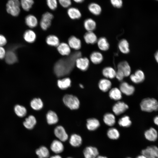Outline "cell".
<instances>
[{"mask_svg":"<svg viewBox=\"0 0 158 158\" xmlns=\"http://www.w3.org/2000/svg\"><path fill=\"white\" fill-rule=\"evenodd\" d=\"M99 153L98 149L92 146L86 147L83 151L84 158H96Z\"/></svg>","mask_w":158,"mask_h":158,"instance_id":"7","label":"cell"},{"mask_svg":"<svg viewBox=\"0 0 158 158\" xmlns=\"http://www.w3.org/2000/svg\"><path fill=\"white\" fill-rule=\"evenodd\" d=\"M140 107L142 111L150 112L158 110V102L154 98H147L142 100Z\"/></svg>","mask_w":158,"mask_h":158,"instance_id":"2","label":"cell"},{"mask_svg":"<svg viewBox=\"0 0 158 158\" xmlns=\"http://www.w3.org/2000/svg\"><path fill=\"white\" fill-rule=\"evenodd\" d=\"M103 121L104 123L107 126H112L115 123V117L113 114L111 113H107L104 116Z\"/></svg>","mask_w":158,"mask_h":158,"instance_id":"31","label":"cell"},{"mask_svg":"<svg viewBox=\"0 0 158 158\" xmlns=\"http://www.w3.org/2000/svg\"><path fill=\"white\" fill-rule=\"evenodd\" d=\"M89 64V61L86 57H80L76 59L75 62L76 66L83 71H85L87 69Z\"/></svg>","mask_w":158,"mask_h":158,"instance_id":"9","label":"cell"},{"mask_svg":"<svg viewBox=\"0 0 158 158\" xmlns=\"http://www.w3.org/2000/svg\"><path fill=\"white\" fill-rule=\"evenodd\" d=\"M96 158H108L105 156L101 155H98L97 156V157H96Z\"/></svg>","mask_w":158,"mask_h":158,"instance_id":"56","label":"cell"},{"mask_svg":"<svg viewBox=\"0 0 158 158\" xmlns=\"http://www.w3.org/2000/svg\"><path fill=\"white\" fill-rule=\"evenodd\" d=\"M109 96L111 99L115 100H118L122 98V92L118 88L114 87L110 90Z\"/></svg>","mask_w":158,"mask_h":158,"instance_id":"27","label":"cell"},{"mask_svg":"<svg viewBox=\"0 0 158 158\" xmlns=\"http://www.w3.org/2000/svg\"><path fill=\"white\" fill-rule=\"evenodd\" d=\"M79 85L80 87L81 88H83L84 87L83 85L81 84H80Z\"/></svg>","mask_w":158,"mask_h":158,"instance_id":"57","label":"cell"},{"mask_svg":"<svg viewBox=\"0 0 158 158\" xmlns=\"http://www.w3.org/2000/svg\"><path fill=\"white\" fill-rule=\"evenodd\" d=\"M63 102L67 107L71 110L78 109L80 105V101L76 96L71 95H66L63 99Z\"/></svg>","mask_w":158,"mask_h":158,"instance_id":"4","label":"cell"},{"mask_svg":"<svg viewBox=\"0 0 158 158\" xmlns=\"http://www.w3.org/2000/svg\"><path fill=\"white\" fill-rule=\"evenodd\" d=\"M68 43L71 48L75 50L79 49L81 47L80 40L75 36H71L69 38Z\"/></svg>","mask_w":158,"mask_h":158,"instance_id":"15","label":"cell"},{"mask_svg":"<svg viewBox=\"0 0 158 158\" xmlns=\"http://www.w3.org/2000/svg\"><path fill=\"white\" fill-rule=\"evenodd\" d=\"M145 138L148 140L154 142L158 138V133L154 128L151 127L146 130L144 133Z\"/></svg>","mask_w":158,"mask_h":158,"instance_id":"13","label":"cell"},{"mask_svg":"<svg viewBox=\"0 0 158 158\" xmlns=\"http://www.w3.org/2000/svg\"><path fill=\"white\" fill-rule=\"evenodd\" d=\"M128 108L127 104L123 102H118L113 106L112 110L116 115H119L126 111Z\"/></svg>","mask_w":158,"mask_h":158,"instance_id":"10","label":"cell"},{"mask_svg":"<svg viewBox=\"0 0 158 158\" xmlns=\"http://www.w3.org/2000/svg\"><path fill=\"white\" fill-rule=\"evenodd\" d=\"M47 5L51 10H54L57 8L58 3L57 0H46Z\"/></svg>","mask_w":158,"mask_h":158,"instance_id":"44","label":"cell"},{"mask_svg":"<svg viewBox=\"0 0 158 158\" xmlns=\"http://www.w3.org/2000/svg\"><path fill=\"white\" fill-rule=\"evenodd\" d=\"M102 54L99 52L95 51L91 54L90 59L92 62L95 64H98L101 63L103 60Z\"/></svg>","mask_w":158,"mask_h":158,"instance_id":"29","label":"cell"},{"mask_svg":"<svg viewBox=\"0 0 158 158\" xmlns=\"http://www.w3.org/2000/svg\"><path fill=\"white\" fill-rule=\"evenodd\" d=\"M54 133L58 140L65 142L68 139V136L65 129L61 126H57L54 129Z\"/></svg>","mask_w":158,"mask_h":158,"instance_id":"6","label":"cell"},{"mask_svg":"<svg viewBox=\"0 0 158 158\" xmlns=\"http://www.w3.org/2000/svg\"><path fill=\"white\" fill-rule=\"evenodd\" d=\"M47 122L49 125H53L57 123L58 121V117L57 114L54 111H49L46 115Z\"/></svg>","mask_w":158,"mask_h":158,"instance_id":"28","label":"cell"},{"mask_svg":"<svg viewBox=\"0 0 158 158\" xmlns=\"http://www.w3.org/2000/svg\"><path fill=\"white\" fill-rule=\"evenodd\" d=\"M35 118L33 115H30L24 121L23 124L27 129L31 130L33 129L36 123Z\"/></svg>","mask_w":158,"mask_h":158,"instance_id":"26","label":"cell"},{"mask_svg":"<svg viewBox=\"0 0 158 158\" xmlns=\"http://www.w3.org/2000/svg\"><path fill=\"white\" fill-rule=\"evenodd\" d=\"M20 4L23 9L28 11L31 8L34 4V0H20Z\"/></svg>","mask_w":158,"mask_h":158,"instance_id":"42","label":"cell"},{"mask_svg":"<svg viewBox=\"0 0 158 158\" xmlns=\"http://www.w3.org/2000/svg\"><path fill=\"white\" fill-rule=\"evenodd\" d=\"M53 18V15L49 12H45L42 15L40 25L43 30H46L50 27L51 24V20Z\"/></svg>","mask_w":158,"mask_h":158,"instance_id":"5","label":"cell"},{"mask_svg":"<svg viewBox=\"0 0 158 158\" xmlns=\"http://www.w3.org/2000/svg\"><path fill=\"white\" fill-rule=\"evenodd\" d=\"M154 57L156 61L158 63V50L155 53Z\"/></svg>","mask_w":158,"mask_h":158,"instance_id":"53","label":"cell"},{"mask_svg":"<svg viewBox=\"0 0 158 158\" xmlns=\"http://www.w3.org/2000/svg\"><path fill=\"white\" fill-rule=\"evenodd\" d=\"M67 13L70 18L73 20L79 19L81 16V13L80 11L75 7L69 8L68 9Z\"/></svg>","mask_w":158,"mask_h":158,"instance_id":"22","label":"cell"},{"mask_svg":"<svg viewBox=\"0 0 158 158\" xmlns=\"http://www.w3.org/2000/svg\"><path fill=\"white\" fill-rule=\"evenodd\" d=\"M126 158H131V157H126Z\"/></svg>","mask_w":158,"mask_h":158,"instance_id":"59","label":"cell"},{"mask_svg":"<svg viewBox=\"0 0 158 158\" xmlns=\"http://www.w3.org/2000/svg\"><path fill=\"white\" fill-rule=\"evenodd\" d=\"M156 0L158 1V0Z\"/></svg>","mask_w":158,"mask_h":158,"instance_id":"60","label":"cell"},{"mask_svg":"<svg viewBox=\"0 0 158 158\" xmlns=\"http://www.w3.org/2000/svg\"><path fill=\"white\" fill-rule=\"evenodd\" d=\"M118 70L121 71L125 77L129 76L130 74L131 70L130 66L126 61H123L119 63L117 66Z\"/></svg>","mask_w":158,"mask_h":158,"instance_id":"17","label":"cell"},{"mask_svg":"<svg viewBox=\"0 0 158 158\" xmlns=\"http://www.w3.org/2000/svg\"><path fill=\"white\" fill-rule=\"evenodd\" d=\"M26 25L29 28H33L37 26L38 24V20L36 17L31 14L27 16L25 19Z\"/></svg>","mask_w":158,"mask_h":158,"instance_id":"25","label":"cell"},{"mask_svg":"<svg viewBox=\"0 0 158 158\" xmlns=\"http://www.w3.org/2000/svg\"><path fill=\"white\" fill-rule=\"evenodd\" d=\"M4 58L6 63L9 64H13L18 60L16 53L12 50H9L6 52Z\"/></svg>","mask_w":158,"mask_h":158,"instance_id":"20","label":"cell"},{"mask_svg":"<svg viewBox=\"0 0 158 158\" xmlns=\"http://www.w3.org/2000/svg\"><path fill=\"white\" fill-rule=\"evenodd\" d=\"M58 1L60 5L65 8L68 7L71 4V0H58Z\"/></svg>","mask_w":158,"mask_h":158,"instance_id":"46","label":"cell"},{"mask_svg":"<svg viewBox=\"0 0 158 158\" xmlns=\"http://www.w3.org/2000/svg\"><path fill=\"white\" fill-rule=\"evenodd\" d=\"M35 153L38 158H48L50 156L48 149L44 146H42L37 149Z\"/></svg>","mask_w":158,"mask_h":158,"instance_id":"19","label":"cell"},{"mask_svg":"<svg viewBox=\"0 0 158 158\" xmlns=\"http://www.w3.org/2000/svg\"><path fill=\"white\" fill-rule=\"evenodd\" d=\"M50 149L55 154H59L63 151L64 147L63 142L58 139H55L51 144Z\"/></svg>","mask_w":158,"mask_h":158,"instance_id":"8","label":"cell"},{"mask_svg":"<svg viewBox=\"0 0 158 158\" xmlns=\"http://www.w3.org/2000/svg\"><path fill=\"white\" fill-rule=\"evenodd\" d=\"M66 158H73L72 157H67Z\"/></svg>","mask_w":158,"mask_h":158,"instance_id":"58","label":"cell"},{"mask_svg":"<svg viewBox=\"0 0 158 158\" xmlns=\"http://www.w3.org/2000/svg\"><path fill=\"white\" fill-rule=\"evenodd\" d=\"M119 87L121 92L128 96L133 94L135 90L134 86L125 82H123L120 84Z\"/></svg>","mask_w":158,"mask_h":158,"instance_id":"11","label":"cell"},{"mask_svg":"<svg viewBox=\"0 0 158 158\" xmlns=\"http://www.w3.org/2000/svg\"><path fill=\"white\" fill-rule=\"evenodd\" d=\"M73 1L77 3H81L83 2L84 0H73Z\"/></svg>","mask_w":158,"mask_h":158,"instance_id":"55","label":"cell"},{"mask_svg":"<svg viewBox=\"0 0 158 158\" xmlns=\"http://www.w3.org/2000/svg\"><path fill=\"white\" fill-rule=\"evenodd\" d=\"M119 81L122 80L125 77L123 73L120 70H118L115 76Z\"/></svg>","mask_w":158,"mask_h":158,"instance_id":"48","label":"cell"},{"mask_svg":"<svg viewBox=\"0 0 158 158\" xmlns=\"http://www.w3.org/2000/svg\"><path fill=\"white\" fill-rule=\"evenodd\" d=\"M23 38L25 41L29 43L34 42L36 38V35L34 31L32 30H28L24 33Z\"/></svg>","mask_w":158,"mask_h":158,"instance_id":"21","label":"cell"},{"mask_svg":"<svg viewBox=\"0 0 158 158\" xmlns=\"http://www.w3.org/2000/svg\"><path fill=\"white\" fill-rule=\"evenodd\" d=\"M84 26L85 29L87 31H92L95 29L96 24L94 20L89 18L85 20Z\"/></svg>","mask_w":158,"mask_h":158,"instance_id":"36","label":"cell"},{"mask_svg":"<svg viewBox=\"0 0 158 158\" xmlns=\"http://www.w3.org/2000/svg\"><path fill=\"white\" fill-rule=\"evenodd\" d=\"M111 86V82L107 79H102L98 83L100 89L103 92H106L109 90Z\"/></svg>","mask_w":158,"mask_h":158,"instance_id":"24","label":"cell"},{"mask_svg":"<svg viewBox=\"0 0 158 158\" xmlns=\"http://www.w3.org/2000/svg\"><path fill=\"white\" fill-rule=\"evenodd\" d=\"M30 105L32 108L33 109L39 110L42 108L43 104L40 99L35 98L31 101Z\"/></svg>","mask_w":158,"mask_h":158,"instance_id":"39","label":"cell"},{"mask_svg":"<svg viewBox=\"0 0 158 158\" xmlns=\"http://www.w3.org/2000/svg\"><path fill=\"white\" fill-rule=\"evenodd\" d=\"M141 154L144 155L147 158H156L152 155L147 150L146 148L142 150L141 152Z\"/></svg>","mask_w":158,"mask_h":158,"instance_id":"47","label":"cell"},{"mask_svg":"<svg viewBox=\"0 0 158 158\" xmlns=\"http://www.w3.org/2000/svg\"><path fill=\"white\" fill-rule=\"evenodd\" d=\"M89 11L95 15H99L102 11L101 6L98 4L95 3L90 4L88 6Z\"/></svg>","mask_w":158,"mask_h":158,"instance_id":"33","label":"cell"},{"mask_svg":"<svg viewBox=\"0 0 158 158\" xmlns=\"http://www.w3.org/2000/svg\"><path fill=\"white\" fill-rule=\"evenodd\" d=\"M135 158H147L144 155L141 154L138 155Z\"/></svg>","mask_w":158,"mask_h":158,"instance_id":"54","label":"cell"},{"mask_svg":"<svg viewBox=\"0 0 158 158\" xmlns=\"http://www.w3.org/2000/svg\"><path fill=\"white\" fill-rule=\"evenodd\" d=\"M81 56V52L77 51L58 60L54 67V72L56 76L61 77L69 74L74 67L76 59Z\"/></svg>","mask_w":158,"mask_h":158,"instance_id":"1","label":"cell"},{"mask_svg":"<svg viewBox=\"0 0 158 158\" xmlns=\"http://www.w3.org/2000/svg\"><path fill=\"white\" fill-rule=\"evenodd\" d=\"M131 121L129 117L128 116H125L121 118L118 120L119 125L123 127L127 128L131 125Z\"/></svg>","mask_w":158,"mask_h":158,"instance_id":"41","label":"cell"},{"mask_svg":"<svg viewBox=\"0 0 158 158\" xmlns=\"http://www.w3.org/2000/svg\"><path fill=\"white\" fill-rule=\"evenodd\" d=\"M146 149L153 156L158 158V147L155 146H148Z\"/></svg>","mask_w":158,"mask_h":158,"instance_id":"43","label":"cell"},{"mask_svg":"<svg viewBox=\"0 0 158 158\" xmlns=\"http://www.w3.org/2000/svg\"><path fill=\"white\" fill-rule=\"evenodd\" d=\"M69 142L70 145L72 146L77 147L81 145L83 142V139L80 135L74 133L71 135Z\"/></svg>","mask_w":158,"mask_h":158,"instance_id":"14","label":"cell"},{"mask_svg":"<svg viewBox=\"0 0 158 158\" xmlns=\"http://www.w3.org/2000/svg\"><path fill=\"white\" fill-rule=\"evenodd\" d=\"M6 51L3 47L0 46V59H2L5 58Z\"/></svg>","mask_w":158,"mask_h":158,"instance_id":"50","label":"cell"},{"mask_svg":"<svg viewBox=\"0 0 158 158\" xmlns=\"http://www.w3.org/2000/svg\"><path fill=\"white\" fill-rule=\"evenodd\" d=\"M97 46L100 49L106 51L108 49L109 45L107 39L104 37L100 38L97 41Z\"/></svg>","mask_w":158,"mask_h":158,"instance_id":"37","label":"cell"},{"mask_svg":"<svg viewBox=\"0 0 158 158\" xmlns=\"http://www.w3.org/2000/svg\"><path fill=\"white\" fill-rule=\"evenodd\" d=\"M110 1L112 5L115 8H119L122 6V0H110Z\"/></svg>","mask_w":158,"mask_h":158,"instance_id":"45","label":"cell"},{"mask_svg":"<svg viewBox=\"0 0 158 158\" xmlns=\"http://www.w3.org/2000/svg\"><path fill=\"white\" fill-rule=\"evenodd\" d=\"M57 47V50L62 55L68 56L71 52V48L68 44L65 42L60 43Z\"/></svg>","mask_w":158,"mask_h":158,"instance_id":"16","label":"cell"},{"mask_svg":"<svg viewBox=\"0 0 158 158\" xmlns=\"http://www.w3.org/2000/svg\"><path fill=\"white\" fill-rule=\"evenodd\" d=\"M46 42L48 45L53 47H57L60 43L59 38L54 35H50L47 36Z\"/></svg>","mask_w":158,"mask_h":158,"instance_id":"38","label":"cell"},{"mask_svg":"<svg viewBox=\"0 0 158 158\" xmlns=\"http://www.w3.org/2000/svg\"><path fill=\"white\" fill-rule=\"evenodd\" d=\"M118 47L119 50L123 53L127 54L129 52V44L125 39H123L120 41L118 44Z\"/></svg>","mask_w":158,"mask_h":158,"instance_id":"32","label":"cell"},{"mask_svg":"<svg viewBox=\"0 0 158 158\" xmlns=\"http://www.w3.org/2000/svg\"><path fill=\"white\" fill-rule=\"evenodd\" d=\"M71 80L68 78L59 80L57 82L58 86L62 90H65L69 87L71 85Z\"/></svg>","mask_w":158,"mask_h":158,"instance_id":"35","label":"cell"},{"mask_svg":"<svg viewBox=\"0 0 158 158\" xmlns=\"http://www.w3.org/2000/svg\"><path fill=\"white\" fill-rule=\"evenodd\" d=\"M49 158H62V157L59 154H56L51 156Z\"/></svg>","mask_w":158,"mask_h":158,"instance_id":"51","label":"cell"},{"mask_svg":"<svg viewBox=\"0 0 158 158\" xmlns=\"http://www.w3.org/2000/svg\"><path fill=\"white\" fill-rule=\"evenodd\" d=\"M20 5L19 0H9L6 4L7 12L13 16H17L20 12Z\"/></svg>","mask_w":158,"mask_h":158,"instance_id":"3","label":"cell"},{"mask_svg":"<svg viewBox=\"0 0 158 158\" xmlns=\"http://www.w3.org/2000/svg\"><path fill=\"white\" fill-rule=\"evenodd\" d=\"M14 110L16 115L20 117L24 116L27 113L26 108L23 106L18 104L16 105L15 106Z\"/></svg>","mask_w":158,"mask_h":158,"instance_id":"40","label":"cell"},{"mask_svg":"<svg viewBox=\"0 0 158 158\" xmlns=\"http://www.w3.org/2000/svg\"><path fill=\"white\" fill-rule=\"evenodd\" d=\"M84 38L85 42L88 44H94L97 41V36L92 31H87L84 35Z\"/></svg>","mask_w":158,"mask_h":158,"instance_id":"23","label":"cell"},{"mask_svg":"<svg viewBox=\"0 0 158 158\" xmlns=\"http://www.w3.org/2000/svg\"><path fill=\"white\" fill-rule=\"evenodd\" d=\"M131 80L135 83H139L142 82L145 80V75L141 70H137L133 74L130 76Z\"/></svg>","mask_w":158,"mask_h":158,"instance_id":"12","label":"cell"},{"mask_svg":"<svg viewBox=\"0 0 158 158\" xmlns=\"http://www.w3.org/2000/svg\"><path fill=\"white\" fill-rule=\"evenodd\" d=\"M102 73L105 77L112 79L115 77L116 72L113 68L107 67L103 69Z\"/></svg>","mask_w":158,"mask_h":158,"instance_id":"34","label":"cell"},{"mask_svg":"<svg viewBox=\"0 0 158 158\" xmlns=\"http://www.w3.org/2000/svg\"><path fill=\"white\" fill-rule=\"evenodd\" d=\"M7 41L5 37L2 35L0 34V46L3 47L7 43Z\"/></svg>","mask_w":158,"mask_h":158,"instance_id":"49","label":"cell"},{"mask_svg":"<svg viewBox=\"0 0 158 158\" xmlns=\"http://www.w3.org/2000/svg\"><path fill=\"white\" fill-rule=\"evenodd\" d=\"M154 123L158 126V116H155L153 120Z\"/></svg>","mask_w":158,"mask_h":158,"instance_id":"52","label":"cell"},{"mask_svg":"<svg viewBox=\"0 0 158 158\" xmlns=\"http://www.w3.org/2000/svg\"><path fill=\"white\" fill-rule=\"evenodd\" d=\"M107 137L111 140H117L120 137V133L117 129L114 128H109L107 132Z\"/></svg>","mask_w":158,"mask_h":158,"instance_id":"30","label":"cell"},{"mask_svg":"<svg viewBox=\"0 0 158 158\" xmlns=\"http://www.w3.org/2000/svg\"><path fill=\"white\" fill-rule=\"evenodd\" d=\"M100 123L97 119L94 118H90L87 120L86 127L87 129L90 131L96 130L99 127Z\"/></svg>","mask_w":158,"mask_h":158,"instance_id":"18","label":"cell"}]
</instances>
